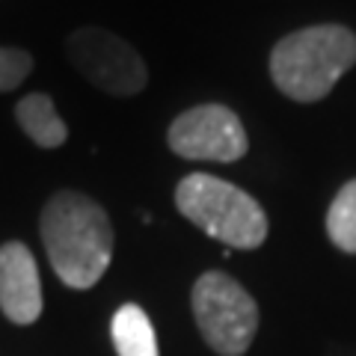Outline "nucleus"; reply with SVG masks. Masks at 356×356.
Masks as SVG:
<instances>
[{
    "label": "nucleus",
    "instance_id": "obj_5",
    "mask_svg": "<svg viewBox=\"0 0 356 356\" xmlns=\"http://www.w3.org/2000/svg\"><path fill=\"white\" fill-rule=\"evenodd\" d=\"M69 60L89 83L110 95H137L146 86V65L125 39L98 27H83L69 36Z\"/></svg>",
    "mask_w": 356,
    "mask_h": 356
},
{
    "label": "nucleus",
    "instance_id": "obj_8",
    "mask_svg": "<svg viewBox=\"0 0 356 356\" xmlns=\"http://www.w3.org/2000/svg\"><path fill=\"white\" fill-rule=\"evenodd\" d=\"M15 119L24 128L27 137L42 149H57L69 140V128L60 119V113L54 110V102L42 92H33L27 98H21L15 107Z\"/></svg>",
    "mask_w": 356,
    "mask_h": 356
},
{
    "label": "nucleus",
    "instance_id": "obj_10",
    "mask_svg": "<svg viewBox=\"0 0 356 356\" xmlns=\"http://www.w3.org/2000/svg\"><path fill=\"white\" fill-rule=\"evenodd\" d=\"M327 235L344 252H356V181H348L332 199L327 214Z\"/></svg>",
    "mask_w": 356,
    "mask_h": 356
},
{
    "label": "nucleus",
    "instance_id": "obj_6",
    "mask_svg": "<svg viewBox=\"0 0 356 356\" xmlns=\"http://www.w3.org/2000/svg\"><path fill=\"white\" fill-rule=\"evenodd\" d=\"M170 149L187 161L229 163L247 154V134L229 107L199 104L170 125Z\"/></svg>",
    "mask_w": 356,
    "mask_h": 356
},
{
    "label": "nucleus",
    "instance_id": "obj_4",
    "mask_svg": "<svg viewBox=\"0 0 356 356\" xmlns=\"http://www.w3.org/2000/svg\"><path fill=\"white\" fill-rule=\"evenodd\" d=\"M193 312L205 341L222 356H241L259 330V306L226 273H205L193 285Z\"/></svg>",
    "mask_w": 356,
    "mask_h": 356
},
{
    "label": "nucleus",
    "instance_id": "obj_3",
    "mask_svg": "<svg viewBox=\"0 0 356 356\" xmlns=\"http://www.w3.org/2000/svg\"><path fill=\"white\" fill-rule=\"evenodd\" d=\"M175 205L205 235L222 241L229 250H255L267 238V217L261 205L222 178L205 172L181 178Z\"/></svg>",
    "mask_w": 356,
    "mask_h": 356
},
{
    "label": "nucleus",
    "instance_id": "obj_1",
    "mask_svg": "<svg viewBox=\"0 0 356 356\" xmlns=\"http://www.w3.org/2000/svg\"><path fill=\"white\" fill-rule=\"evenodd\" d=\"M42 241L54 273L69 288H92L113 259V226L104 208L74 191L44 205Z\"/></svg>",
    "mask_w": 356,
    "mask_h": 356
},
{
    "label": "nucleus",
    "instance_id": "obj_11",
    "mask_svg": "<svg viewBox=\"0 0 356 356\" xmlns=\"http://www.w3.org/2000/svg\"><path fill=\"white\" fill-rule=\"evenodd\" d=\"M33 69V60L27 51L18 48H0V92L15 89Z\"/></svg>",
    "mask_w": 356,
    "mask_h": 356
},
{
    "label": "nucleus",
    "instance_id": "obj_7",
    "mask_svg": "<svg viewBox=\"0 0 356 356\" xmlns=\"http://www.w3.org/2000/svg\"><path fill=\"white\" fill-rule=\"evenodd\" d=\"M0 309L13 324H33L42 315L39 267L24 243L0 247Z\"/></svg>",
    "mask_w": 356,
    "mask_h": 356
},
{
    "label": "nucleus",
    "instance_id": "obj_9",
    "mask_svg": "<svg viewBox=\"0 0 356 356\" xmlns=\"http://www.w3.org/2000/svg\"><path fill=\"white\" fill-rule=\"evenodd\" d=\"M113 344L119 356H158V339H154V327L149 315L140 306H122L113 315Z\"/></svg>",
    "mask_w": 356,
    "mask_h": 356
},
{
    "label": "nucleus",
    "instance_id": "obj_2",
    "mask_svg": "<svg viewBox=\"0 0 356 356\" xmlns=\"http://www.w3.org/2000/svg\"><path fill=\"white\" fill-rule=\"evenodd\" d=\"M356 63V36L348 27L321 24L285 36L270 54L273 83L294 102H318Z\"/></svg>",
    "mask_w": 356,
    "mask_h": 356
}]
</instances>
